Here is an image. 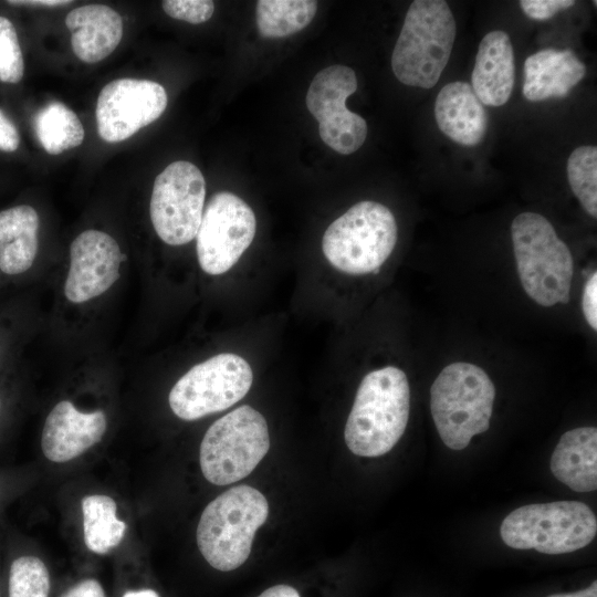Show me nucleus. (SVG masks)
Segmentation results:
<instances>
[{
  "label": "nucleus",
  "instance_id": "f257e3e1",
  "mask_svg": "<svg viewBox=\"0 0 597 597\" xmlns=\"http://www.w3.org/2000/svg\"><path fill=\"white\" fill-rule=\"evenodd\" d=\"M409 410L410 388L401 369L387 366L368 373L346 421V446L359 457L389 452L406 430Z\"/></svg>",
  "mask_w": 597,
  "mask_h": 597
},
{
  "label": "nucleus",
  "instance_id": "f03ea898",
  "mask_svg": "<svg viewBox=\"0 0 597 597\" xmlns=\"http://www.w3.org/2000/svg\"><path fill=\"white\" fill-rule=\"evenodd\" d=\"M494 399L495 387L481 367L465 362L446 366L430 389L431 416L443 443L463 450L485 432Z\"/></svg>",
  "mask_w": 597,
  "mask_h": 597
},
{
  "label": "nucleus",
  "instance_id": "7ed1b4c3",
  "mask_svg": "<svg viewBox=\"0 0 597 597\" xmlns=\"http://www.w3.org/2000/svg\"><path fill=\"white\" fill-rule=\"evenodd\" d=\"M455 33L446 1H412L391 55L397 80L408 86L433 87L449 62Z\"/></svg>",
  "mask_w": 597,
  "mask_h": 597
},
{
  "label": "nucleus",
  "instance_id": "20e7f679",
  "mask_svg": "<svg viewBox=\"0 0 597 597\" xmlns=\"http://www.w3.org/2000/svg\"><path fill=\"white\" fill-rule=\"evenodd\" d=\"M268 515L269 503L259 490L245 484L229 489L211 501L200 516L197 527L200 553L218 570L240 567Z\"/></svg>",
  "mask_w": 597,
  "mask_h": 597
},
{
  "label": "nucleus",
  "instance_id": "39448f33",
  "mask_svg": "<svg viewBox=\"0 0 597 597\" xmlns=\"http://www.w3.org/2000/svg\"><path fill=\"white\" fill-rule=\"evenodd\" d=\"M513 251L521 284L538 305L569 302L573 255L542 214L523 212L511 226Z\"/></svg>",
  "mask_w": 597,
  "mask_h": 597
},
{
  "label": "nucleus",
  "instance_id": "423d86ee",
  "mask_svg": "<svg viewBox=\"0 0 597 597\" xmlns=\"http://www.w3.org/2000/svg\"><path fill=\"white\" fill-rule=\"evenodd\" d=\"M392 212L384 205L364 200L334 220L322 239L327 261L349 275L378 272L397 243Z\"/></svg>",
  "mask_w": 597,
  "mask_h": 597
},
{
  "label": "nucleus",
  "instance_id": "0eeeda50",
  "mask_svg": "<svg viewBox=\"0 0 597 597\" xmlns=\"http://www.w3.org/2000/svg\"><path fill=\"white\" fill-rule=\"evenodd\" d=\"M500 533L503 542L515 549L566 554L593 542L597 519L588 505L577 501L534 503L512 511Z\"/></svg>",
  "mask_w": 597,
  "mask_h": 597
},
{
  "label": "nucleus",
  "instance_id": "6e6552de",
  "mask_svg": "<svg viewBox=\"0 0 597 597\" xmlns=\"http://www.w3.org/2000/svg\"><path fill=\"white\" fill-rule=\"evenodd\" d=\"M270 449L265 418L248 405L214 421L200 444V468L212 484H232L248 476Z\"/></svg>",
  "mask_w": 597,
  "mask_h": 597
},
{
  "label": "nucleus",
  "instance_id": "1a4fd4ad",
  "mask_svg": "<svg viewBox=\"0 0 597 597\" xmlns=\"http://www.w3.org/2000/svg\"><path fill=\"white\" fill-rule=\"evenodd\" d=\"M252 381V368L244 358L221 353L195 365L177 380L169 392V406L180 419L196 420L237 404Z\"/></svg>",
  "mask_w": 597,
  "mask_h": 597
},
{
  "label": "nucleus",
  "instance_id": "9d476101",
  "mask_svg": "<svg viewBox=\"0 0 597 597\" xmlns=\"http://www.w3.org/2000/svg\"><path fill=\"white\" fill-rule=\"evenodd\" d=\"M206 198L199 168L185 160L169 164L155 179L149 213L157 235L169 245L190 242L198 232Z\"/></svg>",
  "mask_w": 597,
  "mask_h": 597
},
{
  "label": "nucleus",
  "instance_id": "9b49d317",
  "mask_svg": "<svg viewBox=\"0 0 597 597\" xmlns=\"http://www.w3.org/2000/svg\"><path fill=\"white\" fill-rule=\"evenodd\" d=\"M255 231V216L245 201L229 191L212 195L196 234L202 271L210 275L229 271L250 247Z\"/></svg>",
  "mask_w": 597,
  "mask_h": 597
},
{
  "label": "nucleus",
  "instance_id": "f8f14e48",
  "mask_svg": "<svg viewBox=\"0 0 597 597\" xmlns=\"http://www.w3.org/2000/svg\"><path fill=\"white\" fill-rule=\"evenodd\" d=\"M357 90V77L346 65H331L313 78L306 106L318 122L322 140L342 155L355 153L367 137V123L346 107V100Z\"/></svg>",
  "mask_w": 597,
  "mask_h": 597
},
{
  "label": "nucleus",
  "instance_id": "ddd939ff",
  "mask_svg": "<svg viewBox=\"0 0 597 597\" xmlns=\"http://www.w3.org/2000/svg\"><path fill=\"white\" fill-rule=\"evenodd\" d=\"M167 93L149 80L118 78L106 84L97 98L96 124L101 138L118 143L161 116Z\"/></svg>",
  "mask_w": 597,
  "mask_h": 597
},
{
  "label": "nucleus",
  "instance_id": "4468645a",
  "mask_svg": "<svg viewBox=\"0 0 597 597\" xmlns=\"http://www.w3.org/2000/svg\"><path fill=\"white\" fill-rule=\"evenodd\" d=\"M123 259L116 240L106 232L86 230L70 247L64 294L72 303L95 298L117 281Z\"/></svg>",
  "mask_w": 597,
  "mask_h": 597
},
{
  "label": "nucleus",
  "instance_id": "2eb2a0df",
  "mask_svg": "<svg viewBox=\"0 0 597 597\" xmlns=\"http://www.w3.org/2000/svg\"><path fill=\"white\" fill-rule=\"evenodd\" d=\"M106 427L103 410L83 412L71 401L62 400L45 419L41 437L43 454L57 463L77 458L102 439Z\"/></svg>",
  "mask_w": 597,
  "mask_h": 597
},
{
  "label": "nucleus",
  "instance_id": "dca6fc26",
  "mask_svg": "<svg viewBox=\"0 0 597 597\" xmlns=\"http://www.w3.org/2000/svg\"><path fill=\"white\" fill-rule=\"evenodd\" d=\"M513 46L507 33L494 30L481 40L471 76V86L482 104L504 105L514 85Z\"/></svg>",
  "mask_w": 597,
  "mask_h": 597
},
{
  "label": "nucleus",
  "instance_id": "f3484780",
  "mask_svg": "<svg viewBox=\"0 0 597 597\" xmlns=\"http://www.w3.org/2000/svg\"><path fill=\"white\" fill-rule=\"evenodd\" d=\"M439 129L462 146H475L484 137L488 114L471 84L451 82L444 85L434 103Z\"/></svg>",
  "mask_w": 597,
  "mask_h": 597
},
{
  "label": "nucleus",
  "instance_id": "a211bd4d",
  "mask_svg": "<svg viewBox=\"0 0 597 597\" xmlns=\"http://www.w3.org/2000/svg\"><path fill=\"white\" fill-rule=\"evenodd\" d=\"M65 24L71 31L74 54L85 63L107 57L123 36L122 17L105 4L75 8L66 15Z\"/></svg>",
  "mask_w": 597,
  "mask_h": 597
},
{
  "label": "nucleus",
  "instance_id": "6ab92c4d",
  "mask_svg": "<svg viewBox=\"0 0 597 597\" xmlns=\"http://www.w3.org/2000/svg\"><path fill=\"white\" fill-rule=\"evenodd\" d=\"M585 74V64L572 50H541L524 62L523 95L531 102L563 98Z\"/></svg>",
  "mask_w": 597,
  "mask_h": 597
},
{
  "label": "nucleus",
  "instance_id": "aec40b11",
  "mask_svg": "<svg viewBox=\"0 0 597 597\" xmlns=\"http://www.w3.org/2000/svg\"><path fill=\"white\" fill-rule=\"evenodd\" d=\"M554 476L575 492L597 489V429L580 427L565 432L551 457Z\"/></svg>",
  "mask_w": 597,
  "mask_h": 597
},
{
  "label": "nucleus",
  "instance_id": "412c9836",
  "mask_svg": "<svg viewBox=\"0 0 597 597\" xmlns=\"http://www.w3.org/2000/svg\"><path fill=\"white\" fill-rule=\"evenodd\" d=\"M39 216L27 205L0 211V270L8 275L28 271L36 256Z\"/></svg>",
  "mask_w": 597,
  "mask_h": 597
},
{
  "label": "nucleus",
  "instance_id": "4be33fe9",
  "mask_svg": "<svg viewBox=\"0 0 597 597\" xmlns=\"http://www.w3.org/2000/svg\"><path fill=\"white\" fill-rule=\"evenodd\" d=\"M116 502L107 495L82 500L84 541L90 551L105 554L122 542L126 523L116 517Z\"/></svg>",
  "mask_w": 597,
  "mask_h": 597
},
{
  "label": "nucleus",
  "instance_id": "5701e85b",
  "mask_svg": "<svg viewBox=\"0 0 597 597\" xmlns=\"http://www.w3.org/2000/svg\"><path fill=\"white\" fill-rule=\"evenodd\" d=\"M317 2L313 0H259L255 22L264 38H283L306 28L314 19Z\"/></svg>",
  "mask_w": 597,
  "mask_h": 597
},
{
  "label": "nucleus",
  "instance_id": "b1692460",
  "mask_svg": "<svg viewBox=\"0 0 597 597\" xmlns=\"http://www.w3.org/2000/svg\"><path fill=\"white\" fill-rule=\"evenodd\" d=\"M35 133L46 153L59 155L80 146L84 128L77 115L60 102H51L35 116Z\"/></svg>",
  "mask_w": 597,
  "mask_h": 597
},
{
  "label": "nucleus",
  "instance_id": "393cba45",
  "mask_svg": "<svg viewBox=\"0 0 597 597\" xmlns=\"http://www.w3.org/2000/svg\"><path fill=\"white\" fill-rule=\"evenodd\" d=\"M569 186L584 210L597 217V148L579 146L567 160Z\"/></svg>",
  "mask_w": 597,
  "mask_h": 597
},
{
  "label": "nucleus",
  "instance_id": "a878e982",
  "mask_svg": "<svg viewBox=\"0 0 597 597\" xmlns=\"http://www.w3.org/2000/svg\"><path fill=\"white\" fill-rule=\"evenodd\" d=\"M50 575L44 563L34 556L13 561L9 574V597H49Z\"/></svg>",
  "mask_w": 597,
  "mask_h": 597
},
{
  "label": "nucleus",
  "instance_id": "bb28decb",
  "mask_svg": "<svg viewBox=\"0 0 597 597\" xmlns=\"http://www.w3.org/2000/svg\"><path fill=\"white\" fill-rule=\"evenodd\" d=\"M24 73V62L12 22L0 15V81L18 83Z\"/></svg>",
  "mask_w": 597,
  "mask_h": 597
},
{
  "label": "nucleus",
  "instance_id": "cd10ccee",
  "mask_svg": "<svg viewBox=\"0 0 597 597\" xmlns=\"http://www.w3.org/2000/svg\"><path fill=\"white\" fill-rule=\"evenodd\" d=\"M161 4L167 15L192 24L208 21L214 11L211 0H165Z\"/></svg>",
  "mask_w": 597,
  "mask_h": 597
},
{
  "label": "nucleus",
  "instance_id": "c85d7f7f",
  "mask_svg": "<svg viewBox=\"0 0 597 597\" xmlns=\"http://www.w3.org/2000/svg\"><path fill=\"white\" fill-rule=\"evenodd\" d=\"M575 4L573 0H522L520 7L533 20H547Z\"/></svg>",
  "mask_w": 597,
  "mask_h": 597
},
{
  "label": "nucleus",
  "instance_id": "c756f323",
  "mask_svg": "<svg viewBox=\"0 0 597 597\" xmlns=\"http://www.w3.org/2000/svg\"><path fill=\"white\" fill-rule=\"evenodd\" d=\"M582 307L586 322L597 329V273L594 272L587 280L582 297Z\"/></svg>",
  "mask_w": 597,
  "mask_h": 597
},
{
  "label": "nucleus",
  "instance_id": "7c9ffc66",
  "mask_svg": "<svg viewBox=\"0 0 597 597\" xmlns=\"http://www.w3.org/2000/svg\"><path fill=\"white\" fill-rule=\"evenodd\" d=\"M20 135L15 125L0 109V150L12 153L18 149Z\"/></svg>",
  "mask_w": 597,
  "mask_h": 597
},
{
  "label": "nucleus",
  "instance_id": "2f4dec72",
  "mask_svg": "<svg viewBox=\"0 0 597 597\" xmlns=\"http://www.w3.org/2000/svg\"><path fill=\"white\" fill-rule=\"evenodd\" d=\"M62 597H106L96 579H84L66 590Z\"/></svg>",
  "mask_w": 597,
  "mask_h": 597
},
{
  "label": "nucleus",
  "instance_id": "473e14b6",
  "mask_svg": "<svg viewBox=\"0 0 597 597\" xmlns=\"http://www.w3.org/2000/svg\"><path fill=\"white\" fill-rule=\"evenodd\" d=\"M258 597H300L298 591L289 585H275L268 588Z\"/></svg>",
  "mask_w": 597,
  "mask_h": 597
},
{
  "label": "nucleus",
  "instance_id": "72a5a7b5",
  "mask_svg": "<svg viewBox=\"0 0 597 597\" xmlns=\"http://www.w3.org/2000/svg\"><path fill=\"white\" fill-rule=\"evenodd\" d=\"M72 1L66 0H11L8 1L9 4L13 6H31V7H62L70 4Z\"/></svg>",
  "mask_w": 597,
  "mask_h": 597
},
{
  "label": "nucleus",
  "instance_id": "f704fd0d",
  "mask_svg": "<svg viewBox=\"0 0 597 597\" xmlns=\"http://www.w3.org/2000/svg\"><path fill=\"white\" fill-rule=\"evenodd\" d=\"M547 597H597V582H593L586 589L570 594H553Z\"/></svg>",
  "mask_w": 597,
  "mask_h": 597
},
{
  "label": "nucleus",
  "instance_id": "c9c22d12",
  "mask_svg": "<svg viewBox=\"0 0 597 597\" xmlns=\"http://www.w3.org/2000/svg\"><path fill=\"white\" fill-rule=\"evenodd\" d=\"M123 597H160L155 590L153 589H137V590H128L126 591Z\"/></svg>",
  "mask_w": 597,
  "mask_h": 597
}]
</instances>
